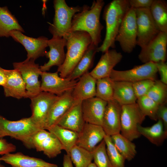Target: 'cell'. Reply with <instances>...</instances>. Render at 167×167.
I'll return each instance as SVG.
<instances>
[{"instance_id":"37","label":"cell","mask_w":167,"mask_h":167,"mask_svg":"<svg viewBox=\"0 0 167 167\" xmlns=\"http://www.w3.org/2000/svg\"><path fill=\"white\" fill-rule=\"evenodd\" d=\"M107 153L112 167H125L126 160L117 150L112 141L111 136L105 135L104 138Z\"/></svg>"},{"instance_id":"44","label":"cell","mask_w":167,"mask_h":167,"mask_svg":"<svg viewBox=\"0 0 167 167\" xmlns=\"http://www.w3.org/2000/svg\"><path fill=\"white\" fill-rule=\"evenodd\" d=\"M63 167H73L72 162L70 156L64 154L63 158Z\"/></svg>"},{"instance_id":"7","label":"cell","mask_w":167,"mask_h":167,"mask_svg":"<svg viewBox=\"0 0 167 167\" xmlns=\"http://www.w3.org/2000/svg\"><path fill=\"white\" fill-rule=\"evenodd\" d=\"M35 61L26 59L21 62H14V69L20 72L26 86L27 98L30 99L41 92V82L39 80L41 71Z\"/></svg>"},{"instance_id":"17","label":"cell","mask_w":167,"mask_h":167,"mask_svg":"<svg viewBox=\"0 0 167 167\" xmlns=\"http://www.w3.org/2000/svg\"><path fill=\"white\" fill-rule=\"evenodd\" d=\"M105 135L101 126L85 122L78 133L76 145L92 152Z\"/></svg>"},{"instance_id":"22","label":"cell","mask_w":167,"mask_h":167,"mask_svg":"<svg viewBox=\"0 0 167 167\" xmlns=\"http://www.w3.org/2000/svg\"><path fill=\"white\" fill-rule=\"evenodd\" d=\"M6 79L3 86L5 96L18 99L27 98L25 84L19 71L14 69H6Z\"/></svg>"},{"instance_id":"39","label":"cell","mask_w":167,"mask_h":167,"mask_svg":"<svg viewBox=\"0 0 167 167\" xmlns=\"http://www.w3.org/2000/svg\"><path fill=\"white\" fill-rule=\"evenodd\" d=\"M155 80L146 79L132 83L134 91L137 99L146 95Z\"/></svg>"},{"instance_id":"20","label":"cell","mask_w":167,"mask_h":167,"mask_svg":"<svg viewBox=\"0 0 167 167\" xmlns=\"http://www.w3.org/2000/svg\"><path fill=\"white\" fill-rule=\"evenodd\" d=\"M122 109V106L113 100L107 102L102 125L106 135L120 133Z\"/></svg>"},{"instance_id":"38","label":"cell","mask_w":167,"mask_h":167,"mask_svg":"<svg viewBox=\"0 0 167 167\" xmlns=\"http://www.w3.org/2000/svg\"><path fill=\"white\" fill-rule=\"evenodd\" d=\"M94 163L97 167H112L107 153L103 139L92 152Z\"/></svg>"},{"instance_id":"48","label":"cell","mask_w":167,"mask_h":167,"mask_svg":"<svg viewBox=\"0 0 167 167\" xmlns=\"http://www.w3.org/2000/svg\"></svg>"},{"instance_id":"47","label":"cell","mask_w":167,"mask_h":167,"mask_svg":"<svg viewBox=\"0 0 167 167\" xmlns=\"http://www.w3.org/2000/svg\"><path fill=\"white\" fill-rule=\"evenodd\" d=\"M0 167H5L4 165L0 163Z\"/></svg>"},{"instance_id":"6","label":"cell","mask_w":167,"mask_h":167,"mask_svg":"<svg viewBox=\"0 0 167 167\" xmlns=\"http://www.w3.org/2000/svg\"><path fill=\"white\" fill-rule=\"evenodd\" d=\"M145 118L136 102L122 105L121 116V134L131 141L141 135L138 129Z\"/></svg>"},{"instance_id":"27","label":"cell","mask_w":167,"mask_h":167,"mask_svg":"<svg viewBox=\"0 0 167 167\" xmlns=\"http://www.w3.org/2000/svg\"><path fill=\"white\" fill-rule=\"evenodd\" d=\"M98 47L91 43L81 60L67 77L71 80H76L88 72V70L93 66L95 56L98 52Z\"/></svg>"},{"instance_id":"15","label":"cell","mask_w":167,"mask_h":167,"mask_svg":"<svg viewBox=\"0 0 167 167\" xmlns=\"http://www.w3.org/2000/svg\"><path fill=\"white\" fill-rule=\"evenodd\" d=\"M32 142L34 148L37 151L43 152L50 158L56 157L63 150L62 146L56 136L43 129L35 134Z\"/></svg>"},{"instance_id":"23","label":"cell","mask_w":167,"mask_h":167,"mask_svg":"<svg viewBox=\"0 0 167 167\" xmlns=\"http://www.w3.org/2000/svg\"><path fill=\"white\" fill-rule=\"evenodd\" d=\"M0 161L10 165L11 167H58L56 164L25 155L21 152L3 155L0 157Z\"/></svg>"},{"instance_id":"35","label":"cell","mask_w":167,"mask_h":167,"mask_svg":"<svg viewBox=\"0 0 167 167\" xmlns=\"http://www.w3.org/2000/svg\"><path fill=\"white\" fill-rule=\"evenodd\" d=\"M136 103L142 113L151 119L157 121V112L159 105L146 95L137 99Z\"/></svg>"},{"instance_id":"33","label":"cell","mask_w":167,"mask_h":167,"mask_svg":"<svg viewBox=\"0 0 167 167\" xmlns=\"http://www.w3.org/2000/svg\"><path fill=\"white\" fill-rule=\"evenodd\" d=\"M69 156L75 167H88L93 160L92 152L76 145L71 150Z\"/></svg>"},{"instance_id":"46","label":"cell","mask_w":167,"mask_h":167,"mask_svg":"<svg viewBox=\"0 0 167 167\" xmlns=\"http://www.w3.org/2000/svg\"><path fill=\"white\" fill-rule=\"evenodd\" d=\"M88 167H97L94 163L92 162L88 165Z\"/></svg>"},{"instance_id":"8","label":"cell","mask_w":167,"mask_h":167,"mask_svg":"<svg viewBox=\"0 0 167 167\" xmlns=\"http://www.w3.org/2000/svg\"><path fill=\"white\" fill-rule=\"evenodd\" d=\"M137 28L135 9L131 7L120 26L115 41L124 52L130 53L137 45Z\"/></svg>"},{"instance_id":"9","label":"cell","mask_w":167,"mask_h":167,"mask_svg":"<svg viewBox=\"0 0 167 167\" xmlns=\"http://www.w3.org/2000/svg\"><path fill=\"white\" fill-rule=\"evenodd\" d=\"M135 9L137 28V45L141 48L160 31L152 16L149 8Z\"/></svg>"},{"instance_id":"30","label":"cell","mask_w":167,"mask_h":167,"mask_svg":"<svg viewBox=\"0 0 167 167\" xmlns=\"http://www.w3.org/2000/svg\"><path fill=\"white\" fill-rule=\"evenodd\" d=\"M13 30L24 32L16 18L7 7L0 6V37H10V32Z\"/></svg>"},{"instance_id":"4","label":"cell","mask_w":167,"mask_h":167,"mask_svg":"<svg viewBox=\"0 0 167 167\" xmlns=\"http://www.w3.org/2000/svg\"><path fill=\"white\" fill-rule=\"evenodd\" d=\"M43 129L31 117L11 121L0 115V138L10 136L20 141L28 149L34 148L33 137Z\"/></svg>"},{"instance_id":"42","label":"cell","mask_w":167,"mask_h":167,"mask_svg":"<svg viewBox=\"0 0 167 167\" xmlns=\"http://www.w3.org/2000/svg\"><path fill=\"white\" fill-rule=\"evenodd\" d=\"M160 76V80L167 84V64L166 62H160L155 63Z\"/></svg>"},{"instance_id":"36","label":"cell","mask_w":167,"mask_h":167,"mask_svg":"<svg viewBox=\"0 0 167 167\" xmlns=\"http://www.w3.org/2000/svg\"><path fill=\"white\" fill-rule=\"evenodd\" d=\"M146 95L159 105L166 104L167 84L160 80H156Z\"/></svg>"},{"instance_id":"16","label":"cell","mask_w":167,"mask_h":167,"mask_svg":"<svg viewBox=\"0 0 167 167\" xmlns=\"http://www.w3.org/2000/svg\"><path fill=\"white\" fill-rule=\"evenodd\" d=\"M72 90L67 91L59 96L53 105L46 121L44 129L57 124L58 121L76 103L72 95Z\"/></svg>"},{"instance_id":"32","label":"cell","mask_w":167,"mask_h":167,"mask_svg":"<svg viewBox=\"0 0 167 167\" xmlns=\"http://www.w3.org/2000/svg\"><path fill=\"white\" fill-rule=\"evenodd\" d=\"M110 136L115 147L126 160L130 161L134 158L137 152L134 143L120 133Z\"/></svg>"},{"instance_id":"11","label":"cell","mask_w":167,"mask_h":167,"mask_svg":"<svg viewBox=\"0 0 167 167\" xmlns=\"http://www.w3.org/2000/svg\"><path fill=\"white\" fill-rule=\"evenodd\" d=\"M167 32H160L146 45L141 48L138 58L143 63L166 62Z\"/></svg>"},{"instance_id":"18","label":"cell","mask_w":167,"mask_h":167,"mask_svg":"<svg viewBox=\"0 0 167 167\" xmlns=\"http://www.w3.org/2000/svg\"><path fill=\"white\" fill-rule=\"evenodd\" d=\"M107 102L96 97L82 101L83 117L86 123L102 126Z\"/></svg>"},{"instance_id":"24","label":"cell","mask_w":167,"mask_h":167,"mask_svg":"<svg viewBox=\"0 0 167 167\" xmlns=\"http://www.w3.org/2000/svg\"><path fill=\"white\" fill-rule=\"evenodd\" d=\"M96 79L88 72L78 80L73 89L72 95L76 101H82L95 96Z\"/></svg>"},{"instance_id":"3","label":"cell","mask_w":167,"mask_h":167,"mask_svg":"<svg viewBox=\"0 0 167 167\" xmlns=\"http://www.w3.org/2000/svg\"><path fill=\"white\" fill-rule=\"evenodd\" d=\"M66 39L67 51L65 59L57 69L60 76L62 78H67L70 75L92 43L90 35L84 31L71 32Z\"/></svg>"},{"instance_id":"31","label":"cell","mask_w":167,"mask_h":167,"mask_svg":"<svg viewBox=\"0 0 167 167\" xmlns=\"http://www.w3.org/2000/svg\"><path fill=\"white\" fill-rule=\"evenodd\" d=\"M149 9L152 16L160 31L167 32L166 2L162 0H153Z\"/></svg>"},{"instance_id":"26","label":"cell","mask_w":167,"mask_h":167,"mask_svg":"<svg viewBox=\"0 0 167 167\" xmlns=\"http://www.w3.org/2000/svg\"><path fill=\"white\" fill-rule=\"evenodd\" d=\"M113 99L121 105L136 103L137 98L135 93L132 83L123 81H113Z\"/></svg>"},{"instance_id":"5","label":"cell","mask_w":167,"mask_h":167,"mask_svg":"<svg viewBox=\"0 0 167 167\" xmlns=\"http://www.w3.org/2000/svg\"><path fill=\"white\" fill-rule=\"evenodd\" d=\"M53 4L55 14L49 30L53 36L66 39L70 33L73 16L82 10L83 6H69L65 0H54Z\"/></svg>"},{"instance_id":"10","label":"cell","mask_w":167,"mask_h":167,"mask_svg":"<svg viewBox=\"0 0 167 167\" xmlns=\"http://www.w3.org/2000/svg\"><path fill=\"white\" fill-rule=\"evenodd\" d=\"M157 70L156 63L149 62L126 70L113 69L109 77L113 81L134 83L146 79L156 80Z\"/></svg>"},{"instance_id":"21","label":"cell","mask_w":167,"mask_h":167,"mask_svg":"<svg viewBox=\"0 0 167 167\" xmlns=\"http://www.w3.org/2000/svg\"><path fill=\"white\" fill-rule=\"evenodd\" d=\"M122 55L114 49L109 50L101 57L97 64L90 72L96 79L109 77L113 68L122 60Z\"/></svg>"},{"instance_id":"41","label":"cell","mask_w":167,"mask_h":167,"mask_svg":"<svg viewBox=\"0 0 167 167\" xmlns=\"http://www.w3.org/2000/svg\"><path fill=\"white\" fill-rule=\"evenodd\" d=\"M153 0H128L131 7L135 9L150 8Z\"/></svg>"},{"instance_id":"2","label":"cell","mask_w":167,"mask_h":167,"mask_svg":"<svg viewBox=\"0 0 167 167\" xmlns=\"http://www.w3.org/2000/svg\"><path fill=\"white\" fill-rule=\"evenodd\" d=\"M131 6L128 0H113L104 7L103 19L106 24L105 37L98 52L105 53L115 47V39L122 22Z\"/></svg>"},{"instance_id":"13","label":"cell","mask_w":167,"mask_h":167,"mask_svg":"<svg viewBox=\"0 0 167 167\" xmlns=\"http://www.w3.org/2000/svg\"><path fill=\"white\" fill-rule=\"evenodd\" d=\"M10 36L24 47L27 52L28 59L35 61L38 58L45 56L49 39L44 36L37 38L28 36L19 31L13 30L9 33Z\"/></svg>"},{"instance_id":"34","label":"cell","mask_w":167,"mask_h":167,"mask_svg":"<svg viewBox=\"0 0 167 167\" xmlns=\"http://www.w3.org/2000/svg\"><path fill=\"white\" fill-rule=\"evenodd\" d=\"M113 81L109 77L96 79L95 97L107 102L113 99Z\"/></svg>"},{"instance_id":"25","label":"cell","mask_w":167,"mask_h":167,"mask_svg":"<svg viewBox=\"0 0 167 167\" xmlns=\"http://www.w3.org/2000/svg\"><path fill=\"white\" fill-rule=\"evenodd\" d=\"M82 101L75 104L58 122L57 125L78 133L82 130L85 122L81 107Z\"/></svg>"},{"instance_id":"14","label":"cell","mask_w":167,"mask_h":167,"mask_svg":"<svg viewBox=\"0 0 167 167\" xmlns=\"http://www.w3.org/2000/svg\"><path fill=\"white\" fill-rule=\"evenodd\" d=\"M59 96L41 92L30 99L31 117L34 121L44 129L50 109Z\"/></svg>"},{"instance_id":"1","label":"cell","mask_w":167,"mask_h":167,"mask_svg":"<svg viewBox=\"0 0 167 167\" xmlns=\"http://www.w3.org/2000/svg\"><path fill=\"white\" fill-rule=\"evenodd\" d=\"M105 4L103 0H94L91 7L84 5L82 10L73 16L70 33L76 31L87 32L92 43L97 47L101 41V32L104 28L100 22L101 10Z\"/></svg>"},{"instance_id":"19","label":"cell","mask_w":167,"mask_h":167,"mask_svg":"<svg viewBox=\"0 0 167 167\" xmlns=\"http://www.w3.org/2000/svg\"><path fill=\"white\" fill-rule=\"evenodd\" d=\"M66 39L57 36H53L49 39L47 45L49 50L46 52L45 56L49 60L44 65L40 66L42 72L48 71L54 66L59 67L63 63L66 57L64 48L66 46Z\"/></svg>"},{"instance_id":"40","label":"cell","mask_w":167,"mask_h":167,"mask_svg":"<svg viewBox=\"0 0 167 167\" xmlns=\"http://www.w3.org/2000/svg\"><path fill=\"white\" fill-rule=\"evenodd\" d=\"M16 146L11 143L7 142L2 138H0V155H4L15 152Z\"/></svg>"},{"instance_id":"43","label":"cell","mask_w":167,"mask_h":167,"mask_svg":"<svg viewBox=\"0 0 167 167\" xmlns=\"http://www.w3.org/2000/svg\"><path fill=\"white\" fill-rule=\"evenodd\" d=\"M166 104L159 105L157 117L158 120L160 119L162 121L165 129L167 131V107Z\"/></svg>"},{"instance_id":"12","label":"cell","mask_w":167,"mask_h":167,"mask_svg":"<svg viewBox=\"0 0 167 167\" xmlns=\"http://www.w3.org/2000/svg\"><path fill=\"white\" fill-rule=\"evenodd\" d=\"M58 73L57 71L54 73L41 71V92L60 96L67 91L73 89L78 79L72 80L68 77L62 78Z\"/></svg>"},{"instance_id":"28","label":"cell","mask_w":167,"mask_h":167,"mask_svg":"<svg viewBox=\"0 0 167 167\" xmlns=\"http://www.w3.org/2000/svg\"><path fill=\"white\" fill-rule=\"evenodd\" d=\"M140 135L146 137L152 143L156 146L161 145L167 137V131L164 128L162 121L158 119L156 123L149 127L139 125L138 127Z\"/></svg>"},{"instance_id":"45","label":"cell","mask_w":167,"mask_h":167,"mask_svg":"<svg viewBox=\"0 0 167 167\" xmlns=\"http://www.w3.org/2000/svg\"><path fill=\"white\" fill-rule=\"evenodd\" d=\"M6 69L0 66V86L4 85L6 79Z\"/></svg>"},{"instance_id":"29","label":"cell","mask_w":167,"mask_h":167,"mask_svg":"<svg viewBox=\"0 0 167 167\" xmlns=\"http://www.w3.org/2000/svg\"><path fill=\"white\" fill-rule=\"evenodd\" d=\"M47 130L55 135L62 146L63 150L69 156L72 148L76 145L78 133L56 124Z\"/></svg>"}]
</instances>
